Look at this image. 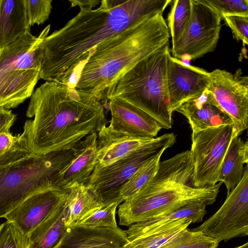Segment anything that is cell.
Listing matches in <instances>:
<instances>
[{"label": "cell", "instance_id": "cell-1", "mask_svg": "<svg viewBox=\"0 0 248 248\" xmlns=\"http://www.w3.org/2000/svg\"><path fill=\"white\" fill-rule=\"evenodd\" d=\"M171 2L101 0L95 9L80 7L75 17L44 39L40 78L70 86L98 45L136 22L163 13Z\"/></svg>", "mask_w": 248, "mask_h": 248}, {"label": "cell", "instance_id": "cell-2", "mask_svg": "<svg viewBox=\"0 0 248 248\" xmlns=\"http://www.w3.org/2000/svg\"><path fill=\"white\" fill-rule=\"evenodd\" d=\"M22 133L31 154L73 149L106 124L103 101L59 82L46 81L30 97Z\"/></svg>", "mask_w": 248, "mask_h": 248}, {"label": "cell", "instance_id": "cell-3", "mask_svg": "<svg viewBox=\"0 0 248 248\" xmlns=\"http://www.w3.org/2000/svg\"><path fill=\"white\" fill-rule=\"evenodd\" d=\"M163 13L143 19L98 45L82 65L74 88L103 100L140 62L169 43Z\"/></svg>", "mask_w": 248, "mask_h": 248}, {"label": "cell", "instance_id": "cell-4", "mask_svg": "<svg viewBox=\"0 0 248 248\" xmlns=\"http://www.w3.org/2000/svg\"><path fill=\"white\" fill-rule=\"evenodd\" d=\"M192 172L189 150L160 161L154 177L119 204V224L129 226L194 202L213 204L221 183L195 187L192 183Z\"/></svg>", "mask_w": 248, "mask_h": 248}, {"label": "cell", "instance_id": "cell-5", "mask_svg": "<svg viewBox=\"0 0 248 248\" xmlns=\"http://www.w3.org/2000/svg\"><path fill=\"white\" fill-rule=\"evenodd\" d=\"M169 43L146 57L125 74L107 93L106 99L117 98L146 112L162 128H171L166 87Z\"/></svg>", "mask_w": 248, "mask_h": 248}, {"label": "cell", "instance_id": "cell-6", "mask_svg": "<svg viewBox=\"0 0 248 248\" xmlns=\"http://www.w3.org/2000/svg\"><path fill=\"white\" fill-rule=\"evenodd\" d=\"M75 154V148L44 155L31 154L0 166V218L34 193L55 186L56 175Z\"/></svg>", "mask_w": 248, "mask_h": 248}, {"label": "cell", "instance_id": "cell-7", "mask_svg": "<svg viewBox=\"0 0 248 248\" xmlns=\"http://www.w3.org/2000/svg\"><path fill=\"white\" fill-rule=\"evenodd\" d=\"M241 133L232 123L192 133L189 151L193 163L192 183L194 186L217 184L229 146Z\"/></svg>", "mask_w": 248, "mask_h": 248}, {"label": "cell", "instance_id": "cell-8", "mask_svg": "<svg viewBox=\"0 0 248 248\" xmlns=\"http://www.w3.org/2000/svg\"><path fill=\"white\" fill-rule=\"evenodd\" d=\"M176 136L167 133L160 142L135 152L105 167L96 164L85 185L104 206L118 201L122 186L146 161L163 149H167L175 142Z\"/></svg>", "mask_w": 248, "mask_h": 248}, {"label": "cell", "instance_id": "cell-9", "mask_svg": "<svg viewBox=\"0 0 248 248\" xmlns=\"http://www.w3.org/2000/svg\"><path fill=\"white\" fill-rule=\"evenodd\" d=\"M222 19L200 0H192L190 21L181 38L172 46L171 55L184 62L214 51L219 38Z\"/></svg>", "mask_w": 248, "mask_h": 248}, {"label": "cell", "instance_id": "cell-10", "mask_svg": "<svg viewBox=\"0 0 248 248\" xmlns=\"http://www.w3.org/2000/svg\"><path fill=\"white\" fill-rule=\"evenodd\" d=\"M218 243L248 235V169L239 184L228 194L218 210L202 225L192 229Z\"/></svg>", "mask_w": 248, "mask_h": 248}, {"label": "cell", "instance_id": "cell-11", "mask_svg": "<svg viewBox=\"0 0 248 248\" xmlns=\"http://www.w3.org/2000/svg\"><path fill=\"white\" fill-rule=\"evenodd\" d=\"M208 89L220 108L242 133L248 125V77L241 69L234 73L216 69L209 72Z\"/></svg>", "mask_w": 248, "mask_h": 248}, {"label": "cell", "instance_id": "cell-12", "mask_svg": "<svg viewBox=\"0 0 248 248\" xmlns=\"http://www.w3.org/2000/svg\"><path fill=\"white\" fill-rule=\"evenodd\" d=\"M209 72L169 55L166 73L168 108L172 114L185 103L201 95L209 87Z\"/></svg>", "mask_w": 248, "mask_h": 248}, {"label": "cell", "instance_id": "cell-13", "mask_svg": "<svg viewBox=\"0 0 248 248\" xmlns=\"http://www.w3.org/2000/svg\"><path fill=\"white\" fill-rule=\"evenodd\" d=\"M67 192L56 186L40 191L21 202L4 218L30 235L65 202Z\"/></svg>", "mask_w": 248, "mask_h": 248}, {"label": "cell", "instance_id": "cell-14", "mask_svg": "<svg viewBox=\"0 0 248 248\" xmlns=\"http://www.w3.org/2000/svg\"><path fill=\"white\" fill-rule=\"evenodd\" d=\"M107 101L111 114L108 127L111 130L137 138L152 139L162 128L153 117L131 104L117 98Z\"/></svg>", "mask_w": 248, "mask_h": 248}, {"label": "cell", "instance_id": "cell-15", "mask_svg": "<svg viewBox=\"0 0 248 248\" xmlns=\"http://www.w3.org/2000/svg\"><path fill=\"white\" fill-rule=\"evenodd\" d=\"M47 25L36 37L28 32L0 49V72L13 70L40 71L43 54V42L48 35Z\"/></svg>", "mask_w": 248, "mask_h": 248}, {"label": "cell", "instance_id": "cell-16", "mask_svg": "<svg viewBox=\"0 0 248 248\" xmlns=\"http://www.w3.org/2000/svg\"><path fill=\"white\" fill-rule=\"evenodd\" d=\"M75 149L74 157L55 177L54 185L62 190L87 183L97 164V133L87 136Z\"/></svg>", "mask_w": 248, "mask_h": 248}, {"label": "cell", "instance_id": "cell-17", "mask_svg": "<svg viewBox=\"0 0 248 248\" xmlns=\"http://www.w3.org/2000/svg\"><path fill=\"white\" fill-rule=\"evenodd\" d=\"M167 133L152 139L117 132L104 125L97 132V164L105 167L163 140Z\"/></svg>", "mask_w": 248, "mask_h": 248}, {"label": "cell", "instance_id": "cell-18", "mask_svg": "<svg viewBox=\"0 0 248 248\" xmlns=\"http://www.w3.org/2000/svg\"><path fill=\"white\" fill-rule=\"evenodd\" d=\"M128 242L119 227L75 225L66 228L56 248H124Z\"/></svg>", "mask_w": 248, "mask_h": 248}, {"label": "cell", "instance_id": "cell-19", "mask_svg": "<svg viewBox=\"0 0 248 248\" xmlns=\"http://www.w3.org/2000/svg\"><path fill=\"white\" fill-rule=\"evenodd\" d=\"M176 111L187 119L192 132L232 123L208 89L200 96L182 105Z\"/></svg>", "mask_w": 248, "mask_h": 248}, {"label": "cell", "instance_id": "cell-20", "mask_svg": "<svg viewBox=\"0 0 248 248\" xmlns=\"http://www.w3.org/2000/svg\"><path fill=\"white\" fill-rule=\"evenodd\" d=\"M40 79V71L13 70L0 72V108L17 107L31 97Z\"/></svg>", "mask_w": 248, "mask_h": 248}, {"label": "cell", "instance_id": "cell-21", "mask_svg": "<svg viewBox=\"0 0 248 248\" xmlns=\"http://www.w3.org/2000/svg\"><path fill=\"white\" fill-rule=\"evenodd\" d=\"M207 205L203 202H194L183 206L170 213L133 224L125 231L127 239L130 241L183 218L190 219L192 223L200 222L207 213Z\"/></svg>", "mask_w": 248, "mask_h": 248}, {"label": "cell", "instance_id": "cell-22", "mask_svg": "<svg viewBox=\"0 0 248 248\" xmlns=\"http://www.w3.org/2000/svg\"><path fill=\"white\" fill-rule=\"evenodd\" d=\"M25 0H0V49L28 32Z\"/></svg>", "mask_w": 248, "mask_h": 248}, {"label": "cell", "instance_id": "cell-23", "mask_svg": "<svg viewBox=\"0 0 248 248\" xmlns=\"http://www.w3.org/2000/svg\"><path fill=\"white\" fill-rule=\"evenodd\" d=\"M248 162V143L237 137L231 141L222 164L217 182L224 183L228 194L240 182Z\"/></svg>", "mask_w": 248, "mask_h": 248}, {"label": "cell", "instance_id": "cell-24", "mask_svg": "<svg viewBox=\"0 0 248 248\" xmlns=\"http://www.w3.org/2000/svg\"><path fill=\"white\" fill-rule=\"evenodd\" d=\"M103 203L84 185H76L68 190L64 202L65 225H76L84 217L103 206Z\"/></svg>", "mask_w": 248, "mask_h": 248}, {"label": "cell", "instance_id": "cell-25", "mask_svg": "<svg viewBox=\"0 0 248 248\" xmlns=\"http://www.w3.org/2000/svg\"><path fill=\"white\" fill-rule=\"evenodd\" d=\"M64 202L30 235L29 248H56L62 239L65 225Z\"/></svg>", "mask_w": 248, "mask_h": 248}, {"label": "cell", "instance_id": "cell-26", "mask_svg": "<svg viewBox=\"0 0 248 248\" xmlns=\"http://www.w3.org/2000/svg\"><path fill=\"white\" fill-rule=\"evenodd\" d=\"M191 223L192 221L187 218L174 221L160 230L129 241L124 248H159Z\"/></svg>", "mask_w": 248, "mask_h": 248}, {"label": "cell", "instance_id": "cell-27", "mask_svg": "<svg viewBox=\"0 0 248 248\" xmlns=\"http://www.w3.org/2000/svg\"><path fill=\"white\" fill-rule=\"evenodd\" d=\"M166 149H163L146 161L135 171L122 186L119 192V198L124 200L138 192L156 174L161 157Z\"/></svg>", "mask_w": 248, "mask_h": 248}, {"label": "cell", "instance_id": "cell-28", "mask_svg": "<svg viewBox=\"0 0 248 248\" xmlns=\"http://www.w3.org/2000/svg\"><path fill=\"white\" fill-rule=\"evenodd\" d=\"M171 3L167 26L173 46L181 38L189 23L192 0H174Z\"/></svg>", "mask_w": 248, "mask_h": 248}, {"label": "cell", "instance_id": "cell-29", "mask_svg": "<svg viewBox=\"0 0 248 248\" xmlns=\"http://www.w3.org/2000/svg\"><path fill=\"white\" fill-rule=\"evenodd\" d=\"M31 154L23 135H13L10 131L0 133V166Z\"/></svg>", "mask_w": 248, "mask_h": 248}, {"label": "cell", "instance_id": "cell-30", "mask_svg": "<svg viewBox=\"0 0 248 248\" xmlns=\"http://www.w3.org/2000/svg\"><path fill=\"white\" fill-rule=\"evenodd\" d=\"M218 243L200 232L186 228L159 248H217Z\"/></svg>", "mask_w": 248, "mask_h": 248}, {"label": "cell", "instance_id": "cell-31", "mask_svg": "<svg viewBox=\"0 0 248 248\" xmlns=\"http://www.w3.org/2000/svg\"><path fill=\"white\" fill-rule=\"evenodd\" d=\"M121 203L116 201L103 206L84 217L76 225L116 228L118 226L116 221L115 213Z\"/></svg>", "mask_w": 248, "mask_h": 248}, {"label": "cell", "instance_id": "cell-32", "mask_svg": "<svg viewBox=\"0 0 248 248\" xmlns=\"http://www.w3.org/2000/svg\"><path fill=\"white\" fill-rule=\"evenodd\" d=\"M30 235L23 233L13 222L0 225V248H29Z\"/></svg>", "mask_w": 248, "mask_h": 248}, {"label": "cell", "instance_id": "cell-33", "mask_svg": "<svg viewBox=\"0 0 248 248\" xmlns=\"http://www.w3.org/2000/svg\"><path fill=\"white\" fill-rule=\"evenodd\" d=\"M222 17L228 15H248V0H200Z\"/></svg>", "mask_w": 248, "mask_h": 248}, {"label": "cell", "instance_id": "cell-34", "mask_svg": "<svg viewBox=\"0 0 248 248\" xmlns=\"http://www.w3.org/2000/svg\"><path fill=\"white\" fill-rule=\"evenodd\" d=\"M52 0H25L31 27L34 24H42L48 19L52 8Z\"/></svg>", "mask_w": 248, "mask_h": 248}, {"label": "cell", "instance_id": "cell-35", "mask_svg": "<svg viewBox=\"0 0 248 248\" xmlns=\"http://www.w3.org/2000/svg\"><path fill=\"white\" fill-rule=\"evenodd\" d=\"M222 19L231 29L233 38L241 41L244 46L248 45V15H228L223 16Z\"/></svg>", "mask_w": 248, "mask_h": 248}, {"label": "cell", "instance_id": "cell-36", "mask_svg": "<svg viewBox=\"0 0 248 248\" xmlns=\"http://www.w3.org/2000/svg\"><path fill=\"white\" fill-rule=\"evenodd\" d=\"M16 120V115L9 109L0 108V133L10 131Z\"/></svg>", "mask_w": 248, "mask_h": 248}, {"label": "cell", "instance_id": "cell-37", "mask_svg": "<svg viewBox=\"0 0 248 248\" xmlns=\"http://www.w3.org/2000/svg\"><path fill=\"white\" fill-rule=\"evenodd\" d=\"M72 7H90L93 8L101 3L100 0H70Z\"/></svg>", "mask_w": 248, "mask_h": 248}, {"label": "cell", "instance_id": "cell-38", "mask_svg": "<svg viewBox=\"0 0 248 248\" xmlns=\"http://www.w3.org/2000/svg\"><path fill=\"white\" fill-rule=\"evenodd\" d=\"M234 248H248V243H246L241 246H240Z\"/></svg>", "mask_w": 248, "mask_h": 248}]
</instances>
